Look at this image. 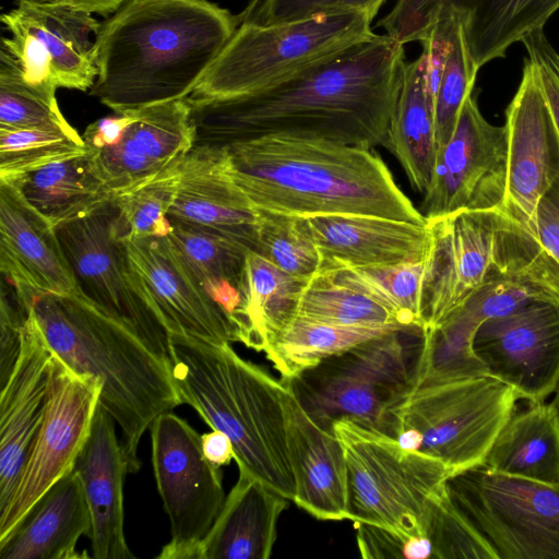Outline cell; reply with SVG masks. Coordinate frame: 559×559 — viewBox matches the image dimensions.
<instances>
[{"instance_id": "47", "label": "cell", "mask_w": 559, "mask_h": 559, "mask_svg": "<svg viewBox=\"0 0 559 559\" xmlns=\"http://www.w3.org/2000/svg\"><path fill=\"white\" fill-rule=\"evenodd\" d=\"M385 0H260L245 17L263 25L280 24L321 15L364 12L372 20Z\"/></svg>"}, {"instance_id": "26", "label": "cell", "mask_w": 559, "mask_h": 559, "mask_svg": "<svg viewBox=\"0 0 559 559\" xmlns=\"http://www.w3.org/2000/svg\"><path fill=\"white\" fill-rule=\"evenodd\" d=\"M320 252V271L423 261L427 226L362 214L304 217Z\"/></svg>"}, {"instance_id": "37", "label": "cell", "mask_w": 559, "mask_h": 559, "mask_svg": "<svg viewBox=\"0 0 559 559\" xmlns=\"http://www.w3.org/2000/svg\"><path fill=\"white\" fill-rule=\"evenodd\" d=\"M296 317L340 326L401 325L388 307L364 292L335 281L324 271L309 278L300 295Z\"/></svg>"}, {"instance_id": "27", "label": "cell", "mask_w": 559, "mask_h": 559, "mask_svg": "<svg viewBox=\"0 0 559 559\" xmlns=\"http://www.w3.org/2000/svg\"><path fill=\"white\" fill-rule=\"evenodd\" d=\"M92 518L73 469L51 486L2 542L0 559L82 558L76 546L91 535Z\"/></svg>"}, {"instance_id": "40", "label": "cell", "mask_w": 559, "mask_h": 559, "mask_svg": "<svg viewBox=\"0 0 559 559\" xmlns=\"http://www.w3.org/2000/svg\"><path fill=\"white\" fill-rule=\"evenodd\" d=\"M88 151L82 135L57 129H0V182Z\"/></svg>"}, {"instance_id": "25", "label": "cell", "mask_w": 559, "mask_h": 559, "mask_svg": "<svg viewBox=\"0 0 559 559\" xmlns=\"http://www.w3.org/2000/svg\"><path fill=\"white\" fill-rule=\"evenodd\" d=\"M116 424L98 403L90 436L74 466L91 512L90 539L96 559L134 558L123 530V483L130 467Z\"/></svg>"}, {"instance_id": "29", "label": "cell", "mask_w": 559, "mask_h": 559, "mask_svg": "<svg viewBox=\"0 0 559 559\" xmlns=\"http://www.w3.org/2000/svg\"><path fill=\"white\" fill-rule=\"evenodd\" d=\"M384 147L400 162L411 186L425 193L435 160V104L427 86L424 51L403 68L401 88Z\"/></svg>"}, {"instance_id": "35", "label": "cell", "mask_w": 559, "mask_h": 559, "mask_svg": "<svg viewBox=\"0 0 559 559\" xmlns=\"http://www.w3.org/2000/svg\"><path fill=\"white\" fill-rule=\"evenodd\" d=\"M407 330L414 329L402 325L340 326L296 317L271 338L264 353L281 379L287 381L361 342Z\"/></svg>"}, {"instance_id": "44", "label": "cell", "mask_w": 559, "mask_h": 559, "mask_svg": "<svg viewBox=\"0 0 559 559\" xmlns=\"http://www.w3.org/2000/svg\"><path fill=\"white\" fill-rule=\"evenodd\" d=\"M424 536L433 549V559H498L489 542L454 503L445 483L431 497Z\"/></svg>"}, {"instance_id": "20", "label": "cell", "mask_w": 559, "mask_h": 559, "mask_svg": "<svg viewBox=\"0 0 559 559\" xmlns=\"http://www.w3.org/2000/svg\"><path fill=\"white\" fill-rule=\"evenodd\" d=\"M119 139L91 151L96 169L118 197L157 176L194 146L187 98L129 111Z\"/></svg>"}, {"instance_id": "8", "label": "cell", "mask_w": 559, "mask_h": 559, "mask_svg": "<svg viewBox=\"0 0 559 559\" xmlns=\"http://www.w3.org/2000/svg\"><path fill=\"white\" fill-rule=\"evenodd\" d=\"M331 430L340 440L348 474L349 518L403 537L424 536L433 493L451 476L427 453L404 449L396 438L349 418Z\"/></svg>"}, {"instance_id": "38", "label": "cell", "mask_w": 559, "mask_h": 559, "mask_svg": "<svg viewBox=\"0 0 559 559\" xmlns=\"http://www.w3.org/2000/svg\"><path fill=\"white\" fill-rule=\"evenodd\" d=\"M324 272L377 299L393 312L401 325L421 331L423 261L372 267H335Z\"/></svg>"}, {"instance_id": "23", "label": "cell", "mask_w": 559, "mask_h": 559, "mask_svg": "<svg viewBox=\"0 0 559 559\" xmlns=\"http://www.w3.org/2000/svg\"><path fill=\"white\" fill-rule=\"evenodd\" d=\"M0 270L13 285L79 293L56 226L11 182H0Z\"/></svg>"}, {"instance_id": "15", "label": "cell", "mask_w": 559, "mask_h": 559, "mask_svg": "<svg viewBox=\"0 0 559 559\" xmlns=\"http://www.w3.org/2000/svg\"><path fill=\"white\" fill-rule=\"evenodd\" d=\"M100 382L78 374L52 354L46 414L13 497L0 514V542L41 496L72 472L91 432Z\"/></svg>"}, {"instance_id": "51", "label": "cell", "mask_w": 559, "mask_h": 559, "mask_svg": "<svg viewBox=\"0 0 559 559\" xmlns=\"http://www.w3.org/2000/svg\"><path fill=\"white\" fill-rule=\"evenodd\" d=\"M534 233L542 246L559 263V179L537 204Z\"/></svg>"}, {"instance_id": "19", "label": "cell", "mask_w": 559, "mask_h": 559, "mask_svg": "<svg viewBox=\"0 0 559 559\" xmlns=\"http://www.w3.org/2000/svg\"><path fill=\"white\" fill-rule=\"evenodd\" d=\"M132 283L169 334L237 342L226 312L183 264L167 236L124 238Z\"/></svg>"}, {"instance_id": "32", "label": "cell", "mask_w": 559, "mask_h": 559, "mask_svg": "<svg viewBox=\"0 0 559 559\" xmlns=\"http://www.w3.org/2000/svg\"><path fill=\"white\" fill-rule=\"evenodd\" d=\"M11 183L56 227L84 217L116 198L100 178L90 150Z\"/></svg>"}, {"instance_id": "34", "label": "cell", "mask_w": 559, "mask_h": 559, "mask_svg": "<svg viewBox=\"0 0 559 559\" xmlns=\"http://www.w3.org/2000/svg\"><path fill=\"white\" fill-rule=\"evenodd\" d=\"M558 10L559 0H478L464 19L467 46L477 70L504 58L513 44L544 28Z\"/></svg>"}, {"instance_id": "21", "label": "cell", "mask_w": 559, "mask_h": 559, "mask_svg": "<svg viewBox=\"0 0 559 559\" xmlns=\"http://www.w3.org/2000/svg\"><path fill=\"white\" fill-rule=\"evenodd\" d=\"M51 358L29 309L19 358L0 388V514L13 497L46 414Z\"/></svg>"}, {"instance_id": "39", "label": "cell", "mask_w": 559, "mask_h": 559, "mask_svg": "<svg viewBox=\"0 0 559 559\" xmlns=\"http://www.w3.org/2000/svg\"><path fill=\"white\" fill-rule=\"evenodd\" d=\"M0 129L76 131L62 115L56 92L29 83L3 48L0 49Z\"/></svg>"}, {"instance_id": "6", "label": "cell", "mask_w": 559, "mask_h": 559, "mask_svg": "<svg viewBox=\"0 0 559 559\" xmlns=\"http://www.w3.org/2000/svg\"><path fill=\"white\" fill-rule=\"evenodd\" d=\"M423 259L421 331L441 324L486 283L511 278L559 293V263L501 209L429 218Z\"/></svg>"}, {"instance_id": "49", "label": "cell", "mask_w": 559, "mask_h": 559, "mask_svg": "<svg viewBox=\"0 0 559 559\" xmlns=\"http://www.w3.org/2000/svg\"><path fill=\"white\" fill-rule=\"evenodd\" d=\"M521 43L526 49L527 58L536 68L559 131V52L548 40L544 28L532 32Z\"/></svg>"}, {"instance_id": "30", "label": "cell", "mask_w": 559, "mask_h": 559, "mask_svg": "<svg viewBox=\"0 0 559 559\" xmlns=\"http://www.w3.org/2000/svg\"><path fill=\"white\" fill-rule=\"evenodd\" d=\"M309 278L290 275L253 250H248L241 304L233 318L237 342L264 352L269 342L297 316Z\"/></svg>"}, {"instance_id": "52", "label": "cell", "mask_w": 559, "mask_h": 559, "mask_svg": "<svg viewBox=\"0 0 559 559\" xmlns=\"http://www.w3.org/2000/svg\"><path fill=\"white\" fill-rule=\"evenodd\" d=\"M201 441L204 455L214 465L222 467L234 459L233 443L224 432L212 429L201 436Z\"/></svg>"}, {"instance_id": "1", "label": "cell", "mask_w": 559, "mask_h": 559, "mask_svg": "<svg viewBox=\"0 0 559 559\" xmlns=\"http://www.w3.org/2000/svg\"><path fill=\"white\" fill-rule=\"evenodd\" d=\"M405 62L404 45L373 34L262 90L187 97L193 147L225 148L271 134L384 146Z\"/></svg>"}, {"instance_id": "53", "label": "cell", "mask_w": 559, "mask_h": 559, "mask_svg": "<svg viewBox=\"0 0 559 559\" xmlns=\"http://www.w3.org/2000/svg\"><path fill=\"white\" fill-rule=\"evenodd\" d=\"M68 3L82 8L92 13L102 15L114 13L121 4L128 0H51Z\"/></svg>"}, {"instance_id": "18", "label": "cell", "mask_w": 559, "mask_h": 559, "mask_svg": "<svg viewBox=\"0 0 559 559\" xmlns=\"http://www.w3.org/2000/svg\"><path fill=\"white\" fill-rule=\"evenodd\" d=\"M507 190L501 210L534 235L540 198L559 179V131L536 68L524 59L519 87L506 110Z\"/></svg>"}, {"instance_id": "31", "label": "cell", "mask_w": 559, "mask_h": 559, "mask_svg": "<svg viewBox=\"0 0 559 559\" xmlns=\"http://www.w3.org/2000/svg\"><path fill=\"white\" fill-rule=\"evenodd\" d=\"M511 476L559 485V415L552 403L535 402L511 415L484 463Z\"/></svg>"}, {"instance_id": "4", "label": "cell", "mask_w": 559, "mask_h": 559, "mask_svg": "<svg viewBox=\"0 0 559 559\" xmlns=\"http://www.w3.org/2000/svg\"><path fill=\"white\" fill-rule=\"evenodd\" d=\"M11 285L29 307L51 353L75 373L100 382L99 403L119 426L130 472H136L144 432L160 414L182 404L171 364L79 293Z\"/></svg>"}, {"instance_id": "46", "label": "cell", "mask_w": 559, "mask_h": 559, "mask_svg": "<svg viewBox=\"0 0 559 559\" xmlns=\"http://www.w3.org/2000/svg\"><path fill=\"white\" fill-rule=\"evenodd\" d=\"M540 300H559V293L533 283L502 278L483 285L460 308L481 324Z\"/></svg>"}, {"instance_id": "41", "label": "cell", "mask_w": 559, "mask_h": 559, "mask_svg": "<svg viewBox=\"0 0 559 559\" xmlns=\"http://www.w3.org/2000/svg\"><path fill=\"white\" fill-rule=\"evenodd\" d=\"M257 210V247L253 251L290 275L310 278L317 274L322 260L305 218Z\"/></svg>"}, {"instance_id": "9", "label": "cell", "mask_w": 559, "mask_h": 559, "mask_svg": "<svg viewBox=\"0 0 559 559\" xmlns=\"http://www.w3.org/2000/svg\"><path fill=\"white\" fill-rule=\"evenodd\" d=\"M364 12L263 25L241 17L191 98H219L267 87L328 56L371 37Z\"/></svg>"}, {"instance_id": "14", "label": "cell", "mask_w": 559, "mask_h": 559, "mask_svg": "<svg viewBox=\"0 0 559 559\" xmlns=\"http://www.w3.org/2000/svg\"><path fill=\"white\" fill-rule=\"evenodd\" d=\"M82 8L51 0H17L1 15L11 34L3 48L33 85L56 92H86L97 76L96 38L100 23Z\"/></svg>"}, {"instance_id": "5", "label": "cell", "mask_w": 559, "mask_h": 559, "mask_svg": "<svg viewBox=\"0 0 559 559\" xmlns=\"http://www.w3.org/2000/svg\"><path fill=\"white\" fill-rule=\"evenodd\" d=\"M171 369L182 404L231 441L238 468L294 501L285 415L287 384L239 356L230 343L170 335Z\"/></svg>"}, {"instance_id": "12", "label": "cell", "mask_w": 559, "mask_h": 559, "mask_svg": "<svg viewBox=\"0 0 559 559\" xmlns=\"http://www.w3.org/2000/svg\"><path fill=\"white\" fill-rule=\"evenodd\" d=\"M56 228L79 294L171 364L170 334L132 283L115 199Z\"/></svg>"}, {"instance_id": "11", "label": "cell", "mask_w": 559, "mask_h": 559, "mask_svg": "<svg viewBox=\"0 0 559 559\" xmlns=\"http://www.w3.org/2000/svg\"><path fill=\"white\" fill-rule=\"evenodd\" d=\"M445 485L498 559H559V485L483 464L449 477Z\"/></svg>"}, {"instance_id": "48", "label": "cell", "mask_w": 559, "mask_h": 559, "mask_svg": "<svg viewBox=\"0 0 559 559\" xmlns=\"http://www.w3.org/2000/svg\"><path fill=\"white\" fill-rule=\"evenodd\" d=\"M4 278V277H3ZM2 281L0 297V388L9 379L19 358L22 334L29 309L10 282Z\"/></svg>"}, {"instance_id": "7", "label": "cell", "mask_w": 559, "mask_h": 559, "mask_svg": "<svg viewBox=\"0 0 559 559\" xmlns=\"http://www.w3.org/2000/svg\"><path fill=\"white\" fill-rule=\"evenodd\" d=\"M520 400L490 376L412 385L393 413V437L439 459L451 476L478 466ZM450 476V477H451Z\"/></svg>"}, {"instance_id": "10", "label": "cell", "mask_w": 559, "mask_h": 559, "mask_svg": "<svg viewBox=\"0 0 559 559\" xmlns=\"http://www.w3.org/2000/svg\"><path fill=\"white\" fill-rule=\"evenodd\" d=\"M402 332L361 342L284 381L321 427L349 418L393 437L394 409L412 386Z\"/></svg>"}, {"instance_id": "50", "label": "cell", "mask_w": 559, "mask_h": 559, "mask_svg": "<svg viewBox=\"0 0 559 559\" xmlns=\"http://www.w3.org/2000/svg\"><path fill=\"white\" fill-rule=\"evenodd\" d=\"M357 545L362 558H405L409 537L366 523H354Z\"/></svg>"}, {"instance_id": "22", "label": "cell", "mask_w": 559, "mask_h": 559, "mask_svg": "<svg viewBox=\"0 0 559 559\" xmlns=\"http://www.w3.org/2000/svg\"><path fill=\"white\" fill-rule=\"evenodd\" d=\"M168 218L255 250L258 210L231 178L225 148L193 147L182 158Z\"/></svg>"}, {"instance_id": "3", "label": "cell", "mask_w": 559, "mask_h": 559, "mask_svg": "<svg viewBox=\"0 0 559 559\" xmlns=\"http://www.w3.org/2000/svg\"><path fill=\"white\" fill-rule=\"evenodd\" d=\"M225 150L231 178L255 207L301 217L362 214L427 222L371 147L271 134Z\"/></svg>"}, {"instance_id": "45", "label": "cell", "mask_w": 559, "mask_h": 559, "mask_svg": "<svg viewBox=\"0 0 559 559\" xmlns=\"http://www.w3.org/2000/svg\"><path fill=\"white\" fill-rule=\"evenodd\" d=\"M478 0H397L379 22L386 35L404 45L421 41L433 25L452 14L466 19Z\"/></svg>"}, {"instance_id": "36", "label": "cell", "mask_w": 559, "mask_h": 559, "mask_svg": "<svg viewBox=\"0 0 559 559\" xmlns=\"http://www.w3.org/2000/svg\"><path fill=\"white\" fill-rule=\"evenodd\" d=\"M479 325L459 308L438 326L421 331L419 353L412 368V385L489 376L474 350Z\"/></svg>"}, {"instance_id": "16", "label": "cell", "mask_w": 559, "mask_h": 559, "mask_svg": "<svg viewBox=\"0 0 559 559\" xmlns=\"http://www.w3.org/2000/svg\"><path fill=\"white\" fill-rule=\"evenodd\" d=\"M507 176V129L489 123L471 93L450 141L436 152L432 179L423 202L424 216L429 219L461 210L501 209Z\"/></svg>"}, {"instance_id": "42", "label": "cell", "mask_w": 559, "mask_h": 559, "mask_svg": "<svg viewBox=\"0 0 559 559\" xmlns=\"http://www.w3.org/2000/svg\"><path fill=\"white\" fill-rule=\"evenodd\" d=\"M477 73L465 37L464 17L454 14L449 33V49L435 100L436 152L450 141L463 103L473 93Z\"/></svg>"}, {"instance_id": "2", "label": "cell", "mask_w": 559, "mask_h": 559, "mask_svg": "<svg viewBox=\"0 0 559 559\" xmlns=\"http://www.w3.org/2000/svg\"><path fill=\"white\" fill-rule=\"evenodd\" d=\"M240 21L207 0H128L100 23L90 93L115 114L185 99Z\"/></svg>"}, {"instance_id": "13", "label": "cell", "mask_w": 559, "mask_h": 559, "mask_svg": "<svg viewBox=\"0 0 559 559\" xmlns=\"http://www.w3.org/2000/svg\"><path fill=\"white\" fill-rule=\"evenodd\" d=\"M152 465L170 522L159 559H202V542L225 501L221 467L203 453L201 436L171 411L150 427Z\"/></svg>"}, {"instance_id": "43", "label": "cell", "mask_w": 559, "mask_h": 559, "mask_svg": "<svg viewBox=\"0 0 559 559\" xmlns=\"http://www.w3.org/2000/svg\"><path fill=\"white\" fill-rule=\"evenodd\" d=\"M181 160L115 198L124 238L160 237L169 233L168 214L180 179Z\"/></svg>"}, {"instance_id": "17", "label": "cell", "mask_w": 559, "mask_h": 559, "mask_svg": "<svg viewBox=\"0 0 559 559\" xmlns=\"http://www.w3.org/2000/svg\"><path fill=\"white\" fill-rule=\"evenodd\" d=\"M474 350L490 377L520 399L544 402L559 385V300H540L485 320Z\"/></svg>"}, {"instance_id": "33", "label": "cell", "mask_w": 559, "mask_h": 559, "mask_svg": "<svg viewBox=\"0 0 559 559\" xmlns=\"http://www.w3.org/2000/svg\"><path fill=\"white\" fill-rule=\"evenodd\" d=\"M170 224L166 236L183 264L233 323L241 304L246 258L251 249L219 234Z\"/></svg>"}, {"instance_id": "28", "label": "cell", "mask_w": 559, "mask_h": 559, "mask_svg": "<svg viewBox=\"0 0 559 559\" xmlns=\"http://www.w3.org/2000/svg\"><path fill=\"white\" fill-rule=\"evenodd\" d=\"M238 471L236 484L202 542V559H267L273 551L277 522L289 500L249 472Z\"/></svg>"}, {"instance_id": "54", "label": "cell", "mask_w": 559, "mask_h": 559, "mask_svg": "<svg viewBox=\"0 0 559 559\" xmlns=\"http://www.w3.org/2000/svg\"><path fill=\"white\" fill-rule=\"evenodd\" d=\"M551 403L555 406V408H556V411H557V413L559 415V385H558V388H557V390L555 392V397H554Z\"/></svg>"}, {"instance_id": "24", "label": "cell", "mask_w": 559, "mask_h": 559, "mask_svg": "<svg viewBox=\"0 0 559 559\" xmlns=\"http://www.w3.org/2000/svg\"><path fill=\"white\" fill-rule=\"evenodd\" d=\"M286 384L284 403L287 448L296 488L294 502L318 520H348L344 449L332 430L312 419Z\"/></svg>"}]
</instances>
